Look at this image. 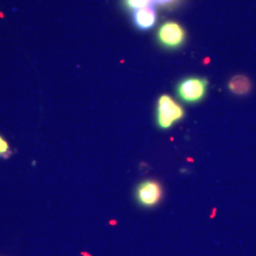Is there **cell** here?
Masks as SVG:
<instances>
[{"mask_svg":"<svg viewBox=\"0 0 256 256\" xmlns=\"http://www.w3.org/2000/svg\"><path fill=\"white\" fill-rule=\"evenodd\" d=\"M184 116L185 111L182 106L171 96L164 94L158 99L156 106V124L160 129H170L176 122H180Z\"/></svg>","mask_w":256,"mask_h":256,"instance_id":"6da1fadb","label":"cell"},{"mask_svg":"<svg viewBox=\"0 0 256 256\" xmlns=\"http://www.w3.org/2000/svg\"><path fill=\"white\" fill-rule=\"evenodd\" d=\"M208 84V80L203 77L189 76L183 78L176 86V97L188 104H198L205 98Z\"/></svg>","mask_w":256,"mask_h":256,"instance_id":"7a4b0ae2","label":"cell"},{"mask_svg":"<svg viewBox=\"0 0 256 256\" xmlns=\"http://www.w3.org/2000/svg\"><path fill=\"white\" fill-rule=\"evenodd\" d=\"M158 44L166 50H174L184 45L186 41V32L178 22L166 21L160 25L156 32Z\"/></svg>","mask_w":256,"mask_h":256,"instance_id":"3957f363","label":"cell"},{"mask_svg":"<svg viewBox=\"0 0 256 256\" xmlns=\"http://www.w3.org/2000/svg\"><path fill=\"white\" fill-rule=\"evenodd\" d=\"M162 184L153 180H144L140 183L135 191V198L138 205L144 208H153L162 198Z\"/></svg>","mask_w":256,"mask_h":256,"instance_id":"277c9868","label":"cell"},{"mask_svg":"<svg viewBox=\"0 0 256 256\" xmlns=\"http://www.w3.org/2000/svg\"><path fill=\"white\" fill-rule=\"evenodd\" d=\"M158 20V14L154 5L132 12V22L140 30H149L154 27Z\"/></svg>","mask_w":256,"mask_h":256,"instance_id":"5b68a950","label":"cell"},{"mask_svg":"<svg viewBox=\"0 0 256 256\" xmlns=\"http://www.w3.org/2000/svg\"><path fill=\"white\" fill-rule=\"evenodd\" d=\"M228 88L232 93L243 96L252 90V82L245 75H236L230 80Z\"/></svg>","mask_w":256,"mask_h":256,"instance_id":"8992f818","label":"cell"},{"mask_svg":"<svg viewBox=\"0 0 256 256\" xmlns=\"http://www.w3.org/2000/svg\"><path fill=\"white\" fill-rule=\"evenodd\" d=\"M122 5L124 9L129 12H134L136 10L142 9L154 4L153 0H122Z\"/></svg>","mask_w":256,"mask_h":256,"instance_id":"52a82bcc","label":"cell"},{"mask_svg":"<svg viewBox=\"0 0 256 256\" xmlns=\"http://www.w3.org/2000/svg\"><path fill=\"white\" fill-rule=\"evenodd\" d=\"M183 0H153V4L160 8L165 10H172L176 8L182 4Z\"/></svg>","mask_w":256,"mask_h":256,"instance_id":"ba28073f","label":"cell"},{"mask_svg":"<svg viewBox=\"0 0 256 256\" xmlns=\"http://www.w3.org/2000/svg\"><path fill=\"white\" fill-rule=\"evenodd\" d=\"M10 146L8 142L0 135V156L9 153Z\"/></svg>","mask_w":256,"mask_h":256,"instance_id":"9c48e42d","label":"cell"}]
</instances>
